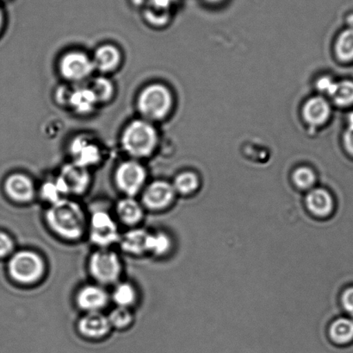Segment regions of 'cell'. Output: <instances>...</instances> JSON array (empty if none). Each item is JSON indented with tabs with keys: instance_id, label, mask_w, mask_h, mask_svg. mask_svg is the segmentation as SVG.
Wrapping results in <instances>:
<instances>
[{
	"instance_id": "4fadbf2b",
	"label": "cell",
	"mask_w": 353,
	"mask_h": 353,
	"mask_svg": "<svg viewBox=\"0 0 353 353\" xmlns=\"http://www.w3.org/2000/svg\"><path fill=\"white\" fill-rule=\"evenodd\" d=\"M109 296L101 287L88 285L82 288L77 294L76 302L82 310L86 312H100L106 307Z\"/></svg>"
},
{
	"instance_id": "8fae6325",
	"label": "cell",
	"mask_w": 353,
	"mask_h": 353,
	"mask_svg": "<svg viewBox=\"0 0 353 353\" xmlns=\"http://www.w3.org/2000/svg\"><path fill=\"white\" fill-rule=\"evenodd\" d=\"M70 153L74 164L88 169L100 160V151L98 145L85 137H76L70 145Z\"/></svg>"
},
{
	"instance_id": "f1b7e54d",
	"label": "cell",
	"mask_w": 353,
	"mask_h": 353,
	"mask_svg": "<svg viewBox=\"0 0 353 353\" xmlns=\"http://www.w3.org/2000/svg\"><path fill=\"white\" fill-rule=\"evenodd\" d=\"M293 181L299 189H309L316 183V175L309 168H299L294 172Z\"/></svg>"
},
{
	"instance_id": "7402d4cb",
	"label": "cell",
	"mask_w": 353,
	"mask_h": 353,
	"mask_svg": "<svg viewBox=\"0 0 353 353\" xmlns=\"http://www.w3.org/2000/svg\"><path fill=\"white\" fill-rule=\"evenodd\" d=\"M334 99L335 103L340 106H350L353 104V82L344 81L334 83L331 91L328 93Z\"/></svg>"
},
{
	"instance_id": "2e32d148",
	"label": "cell",
	"mask_w": 353,
	"mask_h": 353,
	"mask_svg": "<svg viewBox=\"0 0 353 353\" xmlns=\"http://www.w3.org/2000/svg\"><path fill=\"white\" fill-rule=\"evenodd\" d=\"M330 115V106L323 98L316 97L309 100L303 108L304 119L312 126H320Z\"/></svg>"
},
{
	"instance_id": "8d00e7d4",
	"label": "cell",
	"mask_w": 353,
	"mask_h": 353,
	"mask_svg": "<svg viewBox=\"0 0 353 353\" xmlns=\"http://www.w3.org/2000/svg\"><path fill=\"white\" fill-rule=\"evenodd\" d=\"M3 15L1 9H0V30H1V28L3 26Z\"/></svg>"
},
{
	"instance_id": "d6986e66",
	"label": "cell",
	"mask_w": 353,
	"mask_h": 353,
	"mask_svg": "<svg viewBox=\"0 0 353 353\" xmlns=\"http://www.w3.org/2000/svg\"><path fill=\"white\" fill-rule=\"evenodd\" d=\"M117 213L120 220L130 226L139 222L143 216V207L132 197L129 196L121 200L117 204Z\"/></svg>"
},
{
	"instance_id": "e0dca14e",
	"label": "cell",
	"mask_w": 353,
	"mask_h": 353,
	"mask_svg": "<svg viewBox=\"0 0 353 353\" xmlns=\"http://www.w3.org/2000/svg\"><path fill=\"white\" fill-rule=\"evenodd\" d=\"M120 60L119 50L112 45H105L96 50L92 62L95 69L102 73H108L119 67Z\"/></svg>"
},
{
	"instance_id": "d4e9b609",
	"label": "cell",
	"mask_w": 353,
	"mask_h": 353,
	"mask_svg": "<svg viewBox=\"0 0 353 353\" xmlns=\"http://www.w3.org/2000/svg\"><path fill=\"white\" fill-rule=\"evenodd\" d=\"M335 50L340 60L343 61L353 60V29H348L341 34Z\"/></svg>"
},
{
	"instance_id": "8992f818",
	"label": "cell",
	"mask_w": 353,
	"mask_h": 353,
	"mask_svg": "<svg viewBox=\"0 0 353 353\" xmlns=\"http://www.w3.org/2000/svg\"><path fill=\"white\" fill-rule=\"evenodd\" d=\"M90 238L92 243L105 248L120 240L119 228L109 213L97 210L92 214Z\"/></svg>"
},
{
	"instance_id": "1f68e13d",
	"label": "cell",
	"mask_w": 353,
	"mask_h": 353,
	"mask_svg": "<svg viewBox=\"0 0 353 353\" xmlns=\"http://www.w3.org/2000/svg\"><path fill=\"white\" fill-rule=\"evenodd\" d=\"M341 303L345 310L353 318V287L342 294Z\"/></svg>"
},
{
	"instance_id": "74e56055",
	"label": "cell",
	"mask_w": 353,
	"mask_h": 353,
	"mask_svg": "<svg viewBox=\"0 0 353 353\" xmlns=\"http://www.w3.org/2000/svg\"><path fill=\"white\" fill-rule=\"evenodd\" d=\"M348 23L351 24V26H353V15L349 17Z\"/></svg>"
},
{
	"instance_id": "ba28073f",
	"label": "cell",
	"mask_w": 353,
	"mask_h": 353,
	"mask_svg": "<svg viewBox=\"0 0 353 353\" xmlns=\"http://www.w3.org/2000/svg\"><path fill=\"white\" fill-rule=\"evenodd\" d=\"M57 185L62 195H81L90 184L88 169L75 164L65 165L61 175L57 179Z\"/></svg>"
},
{
	"instance_id": "f35d334b",
	"label": "cell",
	"mask_w": 353,
	"mask_h": 353,
	"mask_svg": "<svg viewBox=\"0 0 353 353\" xmlns=\"http://www.w3.org/2000/svg\"><path fill=\"white\" fill-rule=\"evenodd\" d=\"M208 1L211 2V3H217V2L221 1V0H208Z\"/></svg>"
},
{
	"instance_id": "9a60e30c",
	"label": "cell",
	"mask_w": 353,
	"mask_h": 353,
	"mask_svg": "<svg viewBox=\"0 0 353 353\" xmlns=\"http://www.w3.org/2000/svg\"><path fill=\"white\" fill-rule=\"evenodd\" d=\"M306 206L313 216L325 218L334 210V200L330 193L323 189L311 190L305 200Z\"/></svg>"
},
{
	"instance_id": "cb8c5ba5",
	"label": "cell",
	"mask_w": 353,
	"mask_h": 353,
	"mask_svg": "<svg viewBox=\"0 0 353 353\" xmlns=\"http://www.w3.org/2000/svg\"><path fill=\"white\" fill-rule=\"evenodd\" d=\"M172 186L175 192L181 195H190L199 188V180L192 172H183L176 176Z\"/></svg>"
},
{
	"instance_id": "d6a6232c",
	"label": "cell",
	"mask_w": 353,
	"mask_h": 353,
	"mask_svg": "<svg viewBox=\"0 0 353 353\" xmlns=\"http://www.w3.org/2000/svg\"><path fill=\"white\" fill-rule=\"evenodd\" d=\"M345 147L353 155V127L349 126L344 135Z\"/></svg>"
},
{
	"instance_id": "83f0119b",
	"label": "cell",
	"mask_w": 353,
	"mask_h": 353,
	"mask_svg": "<svg viewBox=\"0 0 353 353\" xmlns=\"http://www.w3.org/2000/svg\"><path fill=\"white\" fill-rule=\"evenodd\" d=\"M109 318L112 327L124 328L132 323L133 316L128 307H117L110 313Z\"/></svg>"
},
{
	"instance_id": "277c9868",
	"label": "cell",
	"mask_w": 353,
	"mask_h": 353,
	"mask_svg": "<svg viewBox=\"0 0 353 353\" xmlns=\"http://www.w3.org/2000/svg\"><path fill=\"white\" fill-rule=\"evenodd\" d=\"M10 276L23 285H32L43 278L45 265L43 258L32 251H20L10 259Z\"/></svg>"
},
{
	"instance_id": "7a4b0ae2",
	"label": "cell",
	"mask_w": 353,
	"mask_h": 353,
	"mask_svg": "<svg viewBox=\"0 0 353 353\" xmlns=\"http://www.w3.org/2000/svg\"><path fill=\"white\" fill-rule=\"evenodd\" d=\"M157 143V131L148 120H134L123 131V146L131 157H148L153 153Z\"/></svg>"
},
{
	"instance_id": "f546056e",
	"label": "cell",
	"mask_w": 353,
	"mask_h": 353,
	"mask_svg": "<svg viewBox=\"0 0 353 353\" xmlns=\"http://www.w3.org/2000/svg\"><path fill=\"white\" fill-rule=\"evenodd\" d=\"M41 193L43 199L46 200L47 202H50L51 205L61 200V195H63L55 181L54 182L45 183L43 188H41Z\"/></svg>"
},
{
	"instance_id": "30bf717a",
	"label": "cell",
	"mask_w": 353,
	"mask_h": 353,
	"mask_svg": "<svg viewBox=\"0 0 353 353\" xmlns=\"http://www.w3.org/2000/svg\"><path fill=\"white\" fill-rule=\"evenodd\" d=\"M175 189L170 183L157 181L148 187L143 195L144 205L152 210L164 209L174 202Z\"/></svg>"
},
{
	"instance_id": "484cf974",
	"label": "cell",
	"mask_w": 353,
	"mask_h": 353,
	"mask_svg": "<svg viewBox=\"0 0 353 353\" xmlns=\"http://www.w3.org/2000/svg\"><path fill=\"white\" fill-rule=\"evenodd\" d=\"M171 247V238L168 234L164 233L150 234L148 241V252L161 256L168 254Z\"/></svg>"
},
{
	"instance_id": "5b68a950",
	"label": "cell",
	"mask_w": 353,
	"mask_h": 353,
	"mask_svg": "<svg viewBox=\"0 0 353 353\" xmlns=\"http://www.w3.org/2000/svg\"><path fill=\"white\" fill-rule=\"evenodd\" d=\"M89 271L96 281L103 285H110L119 279L122 265L115 252L100 250L90 258Z\"/></svg>"
},
{
	"instance_id": "6da1fadb",
	"label": "cell",
	"mask_w": 353,
	"mask_h": 353,
	"mask_svg": "<svg viewBox=\"0 0 353 353\" xmlns=\"http://www.w3.org/2000/svg\"><path fill=\"white\" fill-rule=\"evenodd\" d=\"M46 220L50 229L65 240H78L85 230L84 211L72 200L61 199L52 204L46 213Z\"/></svg>"
},
{
	"instance_id": "52a82bcc",
	"label": "cell",
	"mask_w": 353,
	"mask_h": 353,
	"mask_svg": "<svg viewBox=\"0 0 353 353\" xmlns=\"http://www.w3.org/2000/svg\"><path fill=\"white\" fill-rule=\"evenodd\" d=\"M115 178L121 191L129 197H133L143 188L147 173L139 162L128 161L117 169Z\"/></svg>"
},
{
	"instance_id": "ac0fdd59",
	"label": "cell",
	"mask_w": 353,
	"mask_h": 353,
	"mask_svg": "<svg viewBox=\"0 0 353 353\" xmlns=\"http://www.w3.org/2000/svg\"><path fill=\"white\" fill-rule=\"evenodd\" d=\"M150 233L144 229H133L120 238V245L123 251L134 255L148 252V241Z\"/></svg>"
},
{
	"instance_id": "9c48e42d",
	"label": "cell",
	"mask_w": 353,
	"mask_h": 353,
	"mask_svg": "<svg viewBox=\"0 0 353 353\" xmlns=\"http://www.w3.org/2000/svg\"><path fill=\"white\" fill-rule=\"evenodd\" d=\"M92 60L82 52H70L61 58V74L70 82H81L94 70Z\"/></svg>"
},
{
	"instance_id": "44dd1931",
	"label": "cell",
	"mask_w": 353,
	"mask_h": 353,
	"mask_svg": "<svg viewBox=\"0 0 353 353\" xmlns=\"http://www.w3.org/2000/svg\"><path fill=\"white\" fill-rule=\"evenodd\" d=\"M330 336L334 344L345 345L353 341V321L341 318L334 321L330 328Z\"/></svg>"
},
{
	"instance_id": "d590c367",
	"label": "cell",
	"mask_w": 353,
	"mask_h": 353,
	"mask_svg": "<svg viewBox=\"0 0 353 353\" xmlns=\"http://www.w3.org/2000/svg\"><path fill=\"white\" fill-rule=\"evenodd\" d=\"M349 126L353 127V113L348 117Z\"/></svg>"
},
{
	"instance_id": "4316f807",
	"label": "cell",
	"mask_w": 353,
	"mask_h": 353,
	"mask_svg": "<svg viewBox=\"0 0 353 353\" xmlns=\"http://www.w3.org/2000/svg\"><path fill=\"white\" fill-rule=\"evenodd\" d=\"M98 102H106L112 98L113 95V85L108 79L99 77L92 82L90 86Z\"/></svg>"
},
{
	"instance_id": "836d02e7",
	"label": "cell",
	"mask_w": 353,
	"mask_h": 353,
	"mask_svg": "<svg viewBox=\"0 0 353 353\" xmlns=\"http://www.w3.org/2000/svg\"><path fill=\"white\" fill-rule=\"evenodd\" d=\"M334 84V82L332 81L330 78L323 77L321 78L319 82H318L317 86L318 88L321 90V91L327 92V93H330L332 88H333Z\"/></svg>"
},
{
	"instance_id": "5bb4252c",
	"label": "cell",
	"mask_w": 353,
	"mask_h": 353,
	"mask_svg": "<svg viewBox=\"0 0 353 353\" xmlns=\"http://www.w3.org/2000/svg\"><path fill=\"white\" fill-rule=\"evenodd\" d=\"M7 195L16 202H29L34 198V187L30 178L23 174H13L6 179Z\"/></svg>"
},
{
	"instance_id": "3957f363",
	"label": "cell",
	"mask_w": 353,
	"mask_h": 353,
	"mask_svg": "<svg viewBox=\"0 0 353 353\" xmlns=\"http://www.w3.org/2000/svg\"><path fill=\"white\" fill-rule=\"evenodd\" d=\"M137 105L141 115L147 120H161L170 112L172 95L163 85H150L140 93Z\"/></svg>"
},
{
	"instance_id": "7c38bea8",
	"label": "cell",
	"mask_w": 353,
	"mask_h": 353,
	"mask_svg": "<svg viewBox=\"0 0 353 353\" xmlns=\"http://www.w3.org/2000/svg\"><path fill=\"white\" fill-rule=\"evenodd\" d=\"M78 328L83 336L99 340L109 334L112 325L109 318L100 312H90L79 321Z\"/></svg>"
},
{
	"instance_id": "4dcf8cb0",
	"label": "cell",
	"mask_w": 353,
	"mask_h": 353,
	"mask_svg": "<svg viewBox=\"0 0 353 353\" xmlns=\"http://www.w3.org/2000/svg\"><path fill=\"white\" fill-rule=\"evenodd\" d=\"M13 250V242L8 235L0 233V258L6 257Z\"/></svg>"
},
{
	"instance_id": "603a6c76",
	"label": "cell",
	"mask_w": 353,
	"mask_h": 353,
	"mask_svg": "<svg viewBox=\"0 0 353 353\" xmlns=\"http://www.w3.org/2000/svg\"><path fill=\"white\" fill-rule=\"evenodd\" d=\"M112 298L117 306L129 309V307L136 302V289L130 283H120L114 290Z\"/></svg>"
},
{
	"instance_id": "ffe728a7",
	"label": "cell",
	"mask_w": 353,
	"mask_h": 353,
	"mask_svg": "<svg viewBox=\"0 0 353 353\" xmlns=\"http://www.w3.org/2000/svg\"><path fill=\"white\" fill-rule=\"evenodd\" d=\"M97 102L94 93L90 88L76 89L70 93L68 104L79 113H89L94 108Z\"/></svg>"
},
{
	"instance_id": "e575fe53",
	"label": "cell",
	"mask_w": 353,
	"mask_h": 353,
	"mask_svg": "<svg viewBox=\"0 0 353 353\" xmlns=\"http://www.w3.org/2000/svg\"><path fill=\"white\" fill-rule=\"evenodd\" d=\"M175 0H150L152 6L157 9H167L174 3Z\"/></svg>"
}]
</instances>
